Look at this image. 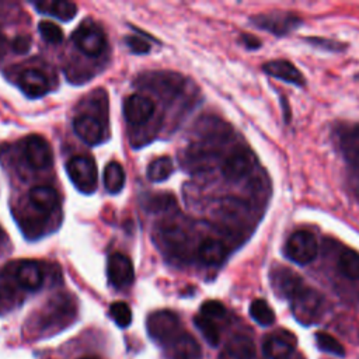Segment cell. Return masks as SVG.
Listing matches in <instances>:
<instances>
[{"label":"cell","instance_id":"cell-1","mask_svg":"<svg viewBox=\"0 0 359 359\" xmlns=\"http://www.w3.org/2000/svg\"><path fill=\"white\" fill-rule=\"evenodd\" d=\"M293 316L302 324L317 323L324 313V297L316 289L303 285L290 299Z\"/></svg>","mask_w":359,"mask_h":359},{"label":"cell","instance_id":"cell-2","mask_svg":"<svg viewBox=\"0 0 359 359\" xmlns=\"http://www.w3.org/2000/svg\"><path fill=\"white\" fill-rule=\"evenodd\" d=\"M146 327L149 337L156 344L163 345L164 348L168 346L184 332L178 316L170 310H160L151 313L147 317Z\"/></svg>","mask_w":359,"mask_h":359},{"label":"cell","instance_id":"cell-3","mask_svg":"<svg viewBox=\"0 0 359 359\" xmlns=\"http://www.w3.org/2000/svg\"><path fill=\"white\" fill-rule=\"evenodd\" d=\"M250 21L254 27L268 31L276 36H285L303 24L302 18L292 11H269L254 15Z\"/></svg>","mask_w":359,"mask_h":359},{"label":"cell","instance_id":"cell-4","mask_svg":"<svg viewBox=\"0 0 359 359\" xmlns=\"http://www.w3.org/2000/svg\"><path fill=\"white\" fill-rule=\"evenodd\" d=\"M66 172L72 184L83 194H93L97 188V165L88 156H76L66 163Z\"/></svg>","mask_w":359,"mask_h":359},{"label":"cell","instance_id":"cell-5","mask_svg":"<svg viewBox=\"0 0 359 359\" xmlns=\"http://www.w3.org/2000/svg\"><path fill=\"white\" fill-rule=\"evenodd\" d=\"M318 251L317 240L314 234L309 230H296L293 231L289 238L285 243L283 252L285 255L299 264V265H306L310 264Z\"/></svg>","mask_w":359,"mask_h":359},{"label":"cell","instance_id":"cell-6","mask_svg":"<svg viewBox=\"0 0 359 359\" xmlns=\"http://www.w3.org/2000/svg\"><path fill=\"white\" fill-rule=\"evenodd\" d=\"M76 46L88 56L100 55L105 48V34L102 28L91 20L83 21L72 34Z\"/></svg>","mask_w":359,"mask_h":359},{"label":"cell","instance_id":"cell-7","mask_svg":"<svg viewBox=\"0 0 359 359\" xmlns=\"http://www.w3.org/2000/svg\"><path fill=\"white\" fill-rule=\"evenodd\" d=\"M108 280L116 289L129 286L133 282L135 271L130 258L122 252H112L107 264Z\"/></svg>","mask_w":359,"mask_h":359},{"label":"cell","instance_id":"cell-8","mask_svg":"<svg viewBox=\"0 0 359 359\" xmlns=\"http://www.w3.org/2000/svg\"><path fill=\"white\" fill-rule=\"evenodd\" d=\"M24 154L29 165L34 168H46L52 164V149L41 135H29L24 140Z\"/></svg>","mask_w":359,"mask_h":359},{"label":"cell","instance_id":"cell-9","mask_svg":"<svg viewBox=\"0 0 359 359\" xmlns=\"http://www.w3.org/2000/svg\"><path fill=\"white\" fill-rule=\"evenodd\" d=\"M296 348V338L286 330L271 334L264 342V353L269 359H289Z\"/></svg>","mask_w":359,"mask_h":359},{"label":"cell","instance_id":"cell-10","mask_svg":"<svg viewBox=\"0 0 359 359\" xmlns=\"http://www.w3.org/2000/svg\"><path fill=\"white\" fill-rule=\"evenodd\" d=\"M14 278L15 282L25 290L35 292L42 287L43 279H45V272L42 265L38 261L27 259V261H20L15 266L14 271Z\"/></svg>","mask_w":359,"mask_h":359},{"label":"cell","instance_id":"cell-11","mask_svg":"<svg viewBox=\"0 0 359 359\" xmlns=\"http://www.w3.org/2000/svg\"><path fill=\"white\" fill-rule=\"evenodd\" d=\"M154 112V102L140 94L129 95L123 102V115L130 125L147 122Z\"/></svg>","mask_w":359,"mask_h":359},{"label":"cell","instance_id":"cell-12","mask_svg":"<svg viewBox=\"0 0 359 359\" xmlns=\"http://www.w3.org/2000/svg\"><path fill=\"white\" fill-rule=\"evenodd\" d=\"M269 280L275 293L285 299H292V296L304 285L303 279L287 268H273L269 273Z\"/></svg>","mask_w":359,"mask_h":359},{"label":"cell","instance_id":"cell-13","mask_svg":"<svg viewBox=\"0 0 359 359\" xmlns=\"http://www.w3.org/2000/svg\"><path fill=\"white\" fill-rule=\"evenodd\" d=\"M73 129L76 135L87 144L95 146L104 139L102 123L93 115L81 114L73 119Z\"/></svg>","mask_w":359,"mask_h":359},{"label":"cell","instance_id":"cell-14","mask_svg":"<svg viewBox=\"0 0 359 359\" xmlns=\"http://www.w3.org/2000/svg\"><path fill=\"white\" fill-rule=\"evenodd\" d=\"M262 70L282 81L303 87L306 84V79L303 73L290 62L283 60V59H276V60H269L262 65Z\"/></svg>","mask_w":359,"mask_h":359},{"label":"cell","instance_id":"cell-15","mask_svg":"<svg viewBox=\"0 0 359 359\" xmlns=\"http://www.w3.org/2000/svg\"><path fill=\"white\" fill-rule=\"evenodd\" d=\"M165 352L170 359H199L202 353L198 341L187 331L165 346Z\"/></svg>","mask_w":359,"mask_h":359},{"label":"cell","instance_id":"cell-16","mask_svg":"<svg viewBox=\"0 0 359 359\" xmlns=\"http://www.w3.org/2000/svg\"><path fill=\"white\" fill-rule=\"evenodd\" d=\"M338 140L348 164L359 171V125H351L342 129Z\"/></svg>","mask_w":359,"mask_h":359},{"label":"cell","instance_id":"cell-17","mask_svg":"<svg viewBox=\"0 0 359 359\" xmlns=\"http://www.w3.org/2000/svg\"><path fill=\"white\" fill-rule=\"evenodd\" d=\"M252 170V157L245 150H237L230 154L223 164V175L227 180L237 181L248 175Z\"/></svg>","mask_w":359,"mask_h":359},{"label":"cell","instance_id":"cell-18","mask_svg":"<svg viewBox=\"0 0 359 359\" xmlns=\"http://www.w3.org/2000/svg\"><path fill=\"white\" fill-rule=\"evenodd\" d=\"M18 87L22 93L31 98L42 97L49 90L46 76L36 69H27L18 77Z\"/></svg>","mask_w":359,"mask_h":359},{"label":"cell","instance_id":"cell-19","mask_svg":"<svg viewBox=\"0 0 359 359\" xmlns=\"http://www.w3.org/2000/svg\"><path fill=\"white\" fill-rule=\"evenodd\" d=\"M34 7L41 14L52 15L62 21H70L77 14V6L67 0H42L35 1Z\"/></svg>","mask_w":359,"mask_h":359},{"label":"cell","instance_id":"cell-20","mask_svg":"<svg viewBox=\"0 0 359 359\" xmlns=\"http://www.w3.org/2000/svg\"><path fill=\"white\" fill-rule=\"evenodd\" d=\"M29 201L43 212H52L59 205V194L49 185H38L29 191Z\"/></svg>","mask_w":359,"mask_h":359},{"label":"cell","instance_id":"cell-21","mask_svg":"<svg viewBox=\"0 0 359 359\" xmlns=\"http://www.w3.org/2000/svg\"><path fill=\"white\" fill-rule=\"evenodd\" d=\"M224 353L229 359H254L255 345L245 335H234L229 339Z\"/></svg>","mask_w":359,"mask_h":359},{"label":"cell","instance_id":"cell-22","mask_svg":"<svg viewBox=\"0 0 359 359\" xmlns=\"http://www.w3.org/2000/svg\"><path fill=\"white\" fill-rule=\"evenodd\" d=\"M198 257L206 265H219L226 257V247L216 238H206L198 248Z\"/></svg>","mask_w":359,"mask_h":359},{"label":"cell","instance_id":"cell-23","mask_svg":"<svg viewBox=\"0 0 359 359\" xmlns=\"http://www.w3.org/2000/svg\"><path fill=\"white\" fill-rule=\"evenodd\" d=\"M125 185L123 167L116 161H109L104 168V187L109 194H118Z\"/></svg>","mask_w":359,"mask_h":359},{"label":"cell","instance_id":"cell-24","mask_svg":"<svg viewBox=\"0 0 359 359\" xmlns=\"http://www.w3.org/2000/svg\"><path fill=\"white\" fill-rule=\"evenodd\" d=\"M338 268L341 273L349 279H359V252L346 248L339 254Z\"/></svg>","mask_w":359,"mask_h":359},{"label":"cell","instance_id":"cell-25","mask_svg":"<svg viewBox=\"0 0 359 359\" xmlns=\"http://www.w3.org/2000/svg\"><path fill=\"white\" fill-rule=\"evenodd\" d=\"M174 171V164L168 157H158L147 167V178L153 182L165 181Z\"/></svg>","mask_w":359,"mask_h":359},{"label":"cell","instance_id":"cell-26","mask_svg":"<svg viewBox=\"0 0 359 359\" xmlns=\"http://www.w3.org/2000/svg\"><path fill=\"white\" fill-rule=\"evenodd\" d=\"M250 316L259 325H271L275 321V313L264 299H255L250 304Z\"/></svg>","mask_w":359,"mask_h":359},{"label":"cell","instance_id":"cell-27","mask_svg":"<svg viewBox=\"0 0 359 359\" xmlns=\"http://www.w3.org/2000/svg\"><path fill=\"white\" fill-rule=\"evenodd\" d=\"M194 324L195 327L199 330V332L203 335V338L206 339V342L212 346H216L220 341V332L219 328L216 325V323L202 314L196 316L194 318Z\"/></svg>","mask_w":359,"mask_h":359},{"label":"cell","instance_id":"cell-28","mask_svg":"<svg viewBox=\"0 0 359 359\" xmlns=\"http://www.w3.org/2000/svg\"><path fill=\"white\" fill-rule=\"evenodd\" d=\"M316 344L318 346L320 351L331 353V355H337V356H344L345 355V348L342 346V344L334 338L332 335L327 334V332H317L316 334Z\"/></svg>","mask_w":359,"mask_h":359},{"label":"cell","instance_id":"cell-29","mask_svg":"<svg viewBox=\"0 0 359 359\" xmlns=\"http://www.w3.org/2000/svg\"><path fill=\"white\" fill-rule=\"evenodd\" d=\"M109 316L116 325L125 328L132 323V310L125 302H114L109 306Z\"/></svg>","mask_w":359,"mask_h":359},{"label":"cell","instance_id":"cell-30","mask_svg":"<svg viewBox=\"0 0 359 359\" xmlns=\"http://www.w3.org/2000/svg\"><path fill=\"white\" fill-rule=\"evenodd\" d=\"M38 31H39L42 39L46 41L48 43H59L63 39L62 28L52 21H48V20L39 21Z\"/></svg>","mask_w":359,"mask_h":359},{"label":"cell","instance_id":"cell-31","mask_svg":"<svg viewBox=\"0 0 359 359\" xmlns=\"http://www.w3.org/2000/svg\"><path fill=\"white\" fill-rule=\"evenodd\" d=\"M304 41L309 42L314 48H320V49L328 50V52H341L346 48V43L338 42V41H334V39H328V38L310 36V38H304Z\"/></svg>","mask_w":359,"mask_h":359},{"label":"cell","instance_id":"cell-32","mask_svg":"<svg viewBox=\"0 0 359 359\" xmlns=\"http://www.w3.org/2000/svg\"><path fill=\"white\" fill-rule=\"evenodd\" d=\"M175 205V198L170 194H163V195H156L150 196L146 201V208L151 212L157 210H167L168 208H172Z\"/></svg>","mask_w":359,"mask_h":359},{"label":"cell","instance_id":"cell-33","mask_svg":"<svg viewBox=\"0 0 359 359\" xmlns=\"http://www.w3.org/2000/svg\"><path fill=\"white\" fill-rule=\"evenodd\" d=\"M201 314L215 321V320L223 318L226 316V309L220 302L208 300L201 306Z\"/></svg>","mask_w":359,"mask_h":359},{"label":"cell","instance_id":"cell-34","mask_svg":"<svg viewBox=\"0 0 359 359\" xmlns=\"http://www.w3.org/2000/svg\"><path fill=\"white\" fill-rule=\"evenodd\" d=\"M125 42H126V45L129 46V49H130L133 53L142 55V53H147L149 49H150V45H149L144 39H142L140 36H136V35H129V36H126V38H125Z\"/></svg>","mask_w":359,"mask_h":359},{"label":"cell","instance_id":"cell-35","mask_svg":"<svg viewBox=\"0 0 359 359\" xmlns=\"http://www.w3.org/2000/svg\"><path fill=\"white\" fill-rule=\"evenodd\" d=\"M29 48H31V38L28 35H17L11 42V49L18 55L27 53Z\"/></svg>","mask_w":359,"mask_h":359},{"label":"cell","instance_id":"cell-36","mask_svg":"<svg viewBox=\"0 0 359 359\" xmlns=\"http://www.w3.org/2000/svg\"><path fill=\"white\" fill-rule=\"evenodd\" d=\"M241 41L247 49H258L261 46V41L251 34H243Z\"/></svg>","mask_w":359,"mask_h":359},{"label":"cell","instance_id":"cell-37","mask_svg":"<svg viewBox=\"0 0 359 359\" xmlns=\"http://www.w3.org/2000/svg\"><path fill=\"white\" fill-rule=\"evenodd\" d=\"M6 38L4 36H1L0 35V57L4 55V52H6Z\"/></svg>","mask_w":359,"mask_h":359},{"label":"cell","instance_id":"cell-38","mask_svg":"<svg viewBox=\"0 0 359 359\" xmlns=\"http://www.w3.org/2000/svg\"><path fill=\"white\" fill-rule=\"evenodd\" d=\"M4 240H6V234H4V231H3V229L0 227V245L4 243Z\"/></svg>","mask_w":359,"mask_h":359},{"label":"cell","instance_id":"cell-39","mask_svg":"<svg viewBox=\"0 0 359 359\" xmlns=\"http://www.w3.org/2000/svg\"><path fill=\"white\" fill-rule=\"evenodd\" d=\"M81 359H97V358H81Z\"/></svg>","mask_w":359,"mask_h":359},{"label":"cell","instance_id":"cell-40","mask_svg":"<svg viewBox=\"0 0 359 359\" xmlns=\"http://www.w3.org/2000/svg\"><path fill=\"white\" fill-rule=\"evenodd\" d=\"M356 77H359V74H358V76H356Z\"/></svg>","mask_w":359,"mask_h":359}]
</instances>
